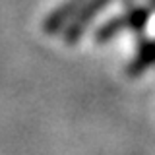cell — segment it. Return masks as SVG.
<instances>
[{"instance_id":"obj_1","label":"cell","mask_w":155,"mask_h":155,"mask_svg":"<svg viewBox=\"0 0 155 155\" xmlns=\"http://www.w3.org/2000/svg\"><path fill=\"white\" fill-rule=\"evenodd\" d=\"M105 2H107V0H93L91 4H87V6H85L84 10H81V12H80V16H78V19H76V23L70 27V35H68V39H70V41H74V39H76L78 35H80V33H81V29L85 27V23L91 19V16H93L97 10H101V8H103V6H105Z\"/></svg>"},{"instance_id":"obj_2","label":"cell","mask_w":155,"mask_h":155,"mask_svg":"<svg viewBox=\"0 0 155 155\" xmlns=\"http://www.w3.org/2000/svg\"><path fill=\"white\" fill-rule=\"evenodd\" d=\"M78 4H80V0H72V2H68L64 8H60V10H56L54 14H52V18L48 19V21L45 23V27L48 29L51 33H54L58 27L62 25V21L68 18V16H72V14L76 12V8H78Z\"/></svg>"},{"instance_id":"obj_3","label":"cell","mask_w":155,"mask_h":155,"mask_svg":"<svg viewBox=\"0 0 155 155\" xmlns=\"http://www.w3.org/2000/svg\"><path fill=\"white\" fill-rule=\"evenodd\" d=\"M151 62H155V43H149L147 47H143L142 48V52H140V56L136 58V62H134V68H132V72L136 74V72H142L143 68H147Z\"/></svg>"}]
</instances>
